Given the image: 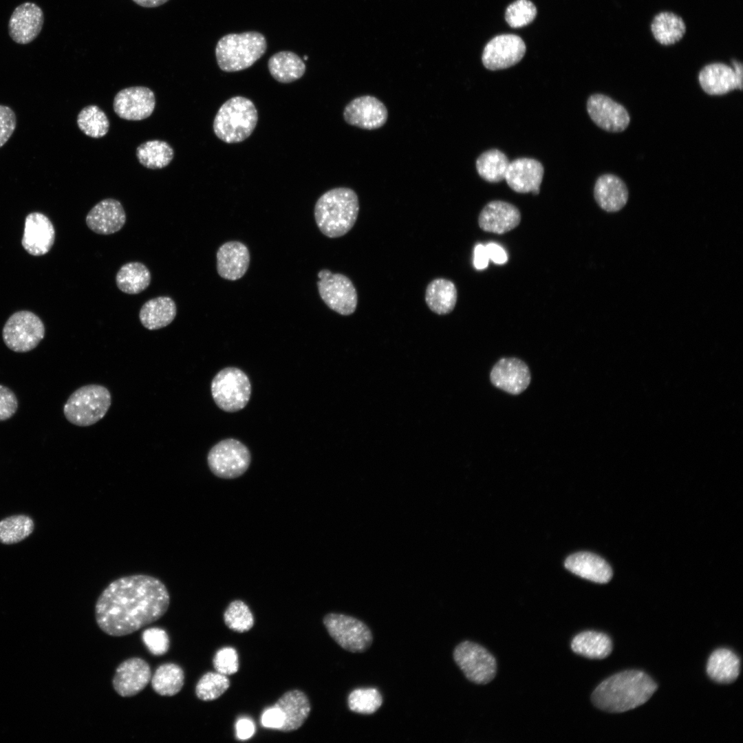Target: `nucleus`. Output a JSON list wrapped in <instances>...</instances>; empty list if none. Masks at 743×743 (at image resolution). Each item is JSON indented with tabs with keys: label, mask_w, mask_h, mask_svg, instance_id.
<instances>
[{
	"label": "nucleus",
	"mask_w": 743,
	"mask_h": 743,
	"mask_svg": "<svg viewBox=\"0 0 743 743\" xmlns=\"http://www.w3.org/2000/svg\"><path fill=\"white\" fill-rule=\"evenodd\" d=\"M170 605L164 583L147 574H133L111 581L99 595L95 618L111 636H123L159 620Z\"/></svg>",
	"instance_id": "1"
},
{
	"label": "nucleus",
	"mask_w": 743,
	"mask_h": 743,
	"mask_svg": "<svg viewBox=\"0 0 743 743\" xmlns=\"http://www.w3.org/2000/svg\"><path fill=\"white\" fill-rule=\"evenodd\" d=\"M656 683L640 671H625L614 674L593 691L591 699L598 709L622 713L645 703L657 689Z\"/></svg>",
	"instance_id": "2"
},
{
	"label": "nucleus",
	"mask_w": 743,
	"mask_h": 743,
	"mask_svg": "<svg viewBox=\"0 0 743 743\" xmlns=\"http://www.w3.org/2000/svg\"><path fill=\"white\" fill-rule=\"evenodd\" d=\"M358 211V199L355 191L349 188L338 187L326 191L318 199L314 206V218L323 235L336 238L352 228Z\"/></svg>",
	"instance_id": "3"
},
{
	"label": "nucleus",
	"mask_w": 743,
	"mask_h": 743,
	"mask_svg": "<svg viewBox=\"0 0 743 743\" xmlns=\"http://www.w3.org/2000/svg\"><path fill=\"white\" fill-rule=\"evenodd\" d=\"M266 48L265 36L258 32L228 34L217 43V63L222 71H241L250 67L258 61L264 54Z\"/></svg>",
	"instance_id": "4"
},
{
	"label": "nucleus",
	"mask_w": 743,
	"mask_h": 743,
	"mask_svg": "<svg viewBox=\"0 0 743 743\" xmlns=\"http://www.w3.org/2000/svg\"><path fill=\"white\" fill-rule=\"evenodd\" d=\"M258 120L254 103L243 96L226 100L219 109L213 121L217 137L226 143L242 142L253 132Z\"/></svg>",
	"instance_id": "5"
},
{
	"label": "nucleus",
	"mask_w": 743,
	"mask_h": 743,
	"mask_svg": "<svg viewBox=\"0 0 743 743\" xmlns=\"http://www.w3.org/2000/svg\"><path fill=\"white\" fill-rule=\"evenodd\" d=\"M111 394L104 386L87 385L74 391L67 400L63 413L72 424L92 425L101 420L111 405Z\"/></svg>",
	"instance_id": "6"
},
{
	"label": "nucleus",
	"mask_w": 743,
	"mask_h": 743,
	"mask_svg": "<svg viewBox=\"0 0 743 743\" xmlns=\"http://www.w3.org/2000/svg\"><path fill=\"white\" fill-rule=\"evenodd\" d=\"M211 394L217 406L226 412L244 409L251 396L248 376L239 368L229 367L220 370L213 378Z\"/></svg>",
	"instance_id": "7"
},
{
	"label": "nucleus",
	"mask_w": 743,
	"mask_h": 743,
	"mask_svg": "<svg viewBox=\"0 0 743 743\" xmlns=\"http://www.w3.org/2000/svg\"><path fill=\"white\" fill-rule=\"evenodd\" d=\"M45 326L41 319L32 312L14 313L6 322L2 338L5 345L18 353L28 352L37 347L45 336Z\"/></svg>",
	"instance_id": "8"
},
{
	"label": "nucleus",
	"mask_w": 743,
	"mask_h": 743,
	"mask_svg": "<svg viewBox=\"0 0 743 743\" xmlns=\"http://www.w3.org/2000/svg\"><path fill=\"white\" fill-rule=\"evenodd\" d=\"M251 462L250 453L240 441L228 438L219 441L209 451L207 462L211 472L224 479L243 475Z\"/></svg>",
	"instance_id": "9"
},
{
	"label": "nucleus",
	"mask_w": 743,
	"mask_h": 743,
	"mask_svg": "<svg viewBox=\"0 0 743 743\" xmlns=\"http://www.w3.org/2000/svg\"><path fill=\"white\" fill-rule=\"evenodd\" d=\"M323 624L330 636L347 651L362 653L372 644L373 636L370 629L354 617L330 613L324 617Z\"/></svg>",
	"instance_id": "10"
},
{
	"label": "nucleus",
	"mask_w": 743,
	"mask_h": 743,
	"mask_svg": "<svg viewBox=\"0 0 743 743\" xmlns=\"http://www.w3.org/2000/svg\"><path fill=\"white\" fill-rule=\"evenodd\" d=\"M319 293L324 303L341 315H349L357 306L358 295L352 281L345 275L327 269L319 272Z\"/></svg>",
	"instance_id": "11"
},
{
	"label": "nucleus",
	"mask_w": 743,
	"mask_h": 743,
	"mask_svg": "<svg viewBox=\"0 0 743 743\" xmlns=\"http://www.w3.org/2000/svg\"><path fill=\"white\" fill-rule=\"evenodd\" d=\"M453 659L466 678L476 684L491 682L496 674V660L493 656L481 645L464 641L456 646Z\"/></svg>",
	"instance_id": "12"
},
{
	"label": "nucleus",
	"mask_w": 743,
	"mask_h": 743,
	"mask_svg": "<svg viewBox=\"0 0 743 743\" xmlns=\"http://www.w3.org/2000/svg\"><path fill=\"white\" fill-rule=\"evenodd\" d=\"M526 50L525 43L520 36L511 34L497 35L484 47L482 61L490 70L506 69L519 63Z\"/></svg>",
	"instance_id": "13"
},
{
	"label": "nucleus",
	"mask_w": 743,
	"mask_h": 743,
	"mask_svg": "<svg viewBox=\"0 0 743 743\" xmlns=\"http://www.w3.org/2000/svg\"><path fill=\"white\" fill-rule=\"evenodd\" d=\"M155 106L154 93L142 86L121 89L115 96L113 103L115 113L127 120H141L149 117Z\"/></svg>",
	"instance_id": "14"
},
{
	"label": "nucleus",
	"mask_w": 743,
	"mask_h": 743,
	"mask_svg": "<svg viewBox=\"0 0 743 743\" xmlns=\"http://www.w3.org/2000/svg\"><path fill=\"white\" fill-rule=\"evenodd\" d=\"M343 118L350 125L373 130L385 125L388 111L380 100L367 95L351 100L344 109Z\"/></svg>",
	"instance_id": "15"
},
{
	"label": "nucleus",
	"mask_w": 743,
	"mask_h": 743,
	"mask_svg": "<svg viewBox=\"0 0 743 743\" xmlns=\"http://www.w3.org/2000/svg\"><path fill=\"white\" fill-rule=\"evenodd\" d=\"M587 110L598 127L610 132L624 131L630 121L625 108L603 94L590 96L587 101Z\"/></svg>",
	"instance_id": "16"
},
{
	"label": "nucleus",
	"mask_w": 743,
	"mask_h": 743,
	"mask_svg": "<svg viewBox=\"0 0 743 743\" xmlns=\"http://www.w3.org/2000/svg\"><path fill=\"white\" fill-rule=\"evenodd\" d=\"M151 678L149 663L138 657L122 662L117 667L112 680L116 693L122 697H131L142 691Z\"/></svg>",
	"instance_id": "17"
},
{
	"label": "nucleus",
	"mask_w": 743,
	"mask_h": 743,
	"mask_svg": "<svg viewBox=\"0 0 743 743\" xmlns=\"http://www.w3.org/2000/svg\"><path fill=\"white\" fill-rule=\"evenodd\" d=\"M490 379L492 384L508 393L517 395L529 385L530 373L527 365L517 358H503L493 367Z\"/></svg>",
	"instance_id": "18"
},
{
	"label": "nucleus",
	"mask_w": 743,
	"mask_h": 743,
	"mask_svg": "<svg viewBox=\"0 0 743 743\" xmlns=\"http://www.w3.org/2000/svg\"><path fill=\"white\" fill-rule=\"evenodd\" d=\"M44 15L35 3H23L13 11L8 23L11 39L19 44H28L39 34L43 25Z\"/></svg>",
	"instance_id": "19"
},
{
	"label": "nucleus",
	"mask_w": 743,
	"mask_h": 743,
	"mask_svg": "<svg viewBox=\"0 0 743 743\" xmlns=\"http://www.w3.org/2000/svg\"><path fill=\"white\" fill-rule=\"evenodd\" d=\"M54 239V228L47 216L37 212L27 215L21 243L29 254L34 256L46 254L52 247Z\"/></svg>",
	"instance_id": "20"
},
{
	"label": "nucleus",
	"mask_w": 743,
	"mask_h": 743,
	"mask_svg": "<svg viewBox=\"0 0 743 743\" xmlns=\"http://www.w3.org/2000/svg\"><path fill=\"white\" fill-rule=\"evenodd\" d=\"M544 169L539 161L527 158L510 162L504 180L517 193L539 194Z\"/></svg>",
	"instance_id": "21"
},
{
	"label": "nucleus",
	"mask_w": 743,
	"mask_h": 743,
	"mask_svg": "<svg viewBox=\"0 0 743 743\" xmlns=\"http://www.w3.org/2000/svg\"><path fill=\"white\" fill-rule=\"evenodd\" d=\"M88 228L99 235H111L119 231L126 222V214L121 203L107 198L97 203L87 213Z\"/></svg>",
	"instance_id": "22"
},
{
	"label": "nucleus",
	"mask_w": 743,
	"mask_h": 743,
	"mask_svg": "<svg viewBox=\"0 0 743 743\" xmlns=\"http://www.w3.org/2000/svg\"><path fill=\"white\" fill-rule=\"evenodd\" d=\"M521 213L514 205L501 200L488 202L481 211L478 224L484 231L504 234L520 223Z\"/></svg>",
	"instance_id": "23"
},
{
	"label": "nucleus",
	"mask_w": 743,
	"mask_h": 743,
	"mask_svg": "<svg viewBox=\"0 0 743 743\" xmlns=\"http://www.w3.org/2000/svg\"><path fill=\"white\" fill-rule=\"evenodd\" d=\"M217 270L225 279L235 281L246 272L250 263L247 246L237 241L223 244L217 252Z\"/></svg>",
	"instance_id": "24"
},
{
	"label": "nucleus",
	"mask_w": 743,
	"mask_h": 743,
	"mask_svg": "<svg viewBox=\"0 0 743 743\" xmlns=\"http://www.w3.org/2000/svg\"><path fill=\"white\" fill-rule=\"evenodd\" d=\"M698 80L702 89L709 95H723L742 89L733 67L721 62L704 65L699 72Z\"/></svg>",
	"instance_id": "25"
},
{
	"label": "nucleus",
	"mask_w": 743,
	"mask_h": 743,
	"mask_svg": "<svg viewBox=\"0 0 743 743\" xmlns=\"http://www.w3.org/2000/svg\"><path fill=\"white\" fill-rule=\"evenodd\" d=\"M687 30L684 19L670 10L657 12L649 23L653 39L662 46H671L679 43L685 36Z\"/></svg>",
	"instance_id": "26"
},
{
	"label": "nucleus",
	"mask_w": 743,
	"mask_h": 743,
	"mask_svg": "<svg viewBox=\"0 0 743 743\" xmlns=\"http://www.w3.org/2000/svg\"><path fill=\"white\" fill-rule=\"evenodd\" d=\"M594 196L598 205L609 213L622 209L628 200V190L622 180L612 174H605L596 181Z\"/></svg>",
	"instance_id": "27"
},
{
	"label": "nucleus",
	"mask_w": 743,
	"mask_h": 743,
	"mask_svg": "<svg viewBox=\"0 0 743 743\" xmlns=\"http://www.w3.org/2000/svg\"><path fill=\"white\" fill-rule=\"evenodd\" d=\"M565 567L583 579L599 583L608 582L612 576L609 564L600 557L586 552H577L569 556Z\"/></svg>",
	"instance_id": "28"
},
{
	"label": "nucleus",
	"mask_w": 743,
	"mask_h": 743,
	"mask_svg": "<svg viewBox=\"0 0 743 743\" xmlns=\"http://www.w3.org/2000/svg\"><path fill=\"white\" fill-rule=\"evenodd\" d=\"M284 715V723L280 731H292L300 728L308 718L311 706L306 695L294 689L285 693L274 704Z\"/></svg>",
	"instance_id": "29"
},
{
	"label": "nucleus",
	"mask_w": 743,
	"mask_h": 743,
	"mask_svg": "<svg viewBox=\"0 0 743 743\" xmlns=\"http://www.w3.org/2000/svg\"><path fill=\"white\" fill-rule=\"evenodd\" d=\"M177 308L169 297L161 296L145 302L139 312L142 325L149 330H158L169 325L175 319Z\"/></svg>",
	"instance_id": "30"
},
{
	"label": "nucleus",
	"mask_w": 743,
	"mask_h": 743,
	"mask_svg": "<svg viewBox=\"0 0 743 743\" xmlns=\"http://www.w3.org/2000/svg\"><path fill=\"white\" fill-rule=\"evenodd\" d=\"M740 660L738 656L728 649H718L709 656L707 673L713 681L728 684L735 681L740 674Z\"/></svg>",
	"instance_id": "31"
},
{
	"label": "nucleus",
	"mask_w": 743,
	"mask_h": 743,
	"mask_svg": "<svg viewBox=\"0 0 743 743\" xmlns=\"http://www.w3.org/2000/svg\"><path fill=\"white\" fill-rule=\"evenodd\" d=\"M268 67L271 76L282 83L295 81L305 72L303 60L290 51H281L273 54L268 60Z\"/></svg>",
	"instance_id": "32"
},
{
	"label": "nucleus",
	"mask_w": 743,
	"mask_h": 743,
	"mask_svg": "<svg viewBox=\"0 0 743 743\" xmlns=\"http://www.w3.org/2000/svg\"><path fill=\"white\" fill-rule=\"evenodd\" d=\"M457 292L454 283L448 279L433 280L425 292V301L429 309L438 314H446L454 309Z\"/></svg>",
	"instance_id": "33"
},
{
	"label": "nucleus",
	"mask_w": 743,
	"mask_h": 743,
	"mask_svg": "<svg viewBox=\"0 0 743 743\" xmlns=\"http://www.w3.org/2000/svg\"><path fill=\"white\" fill-rule=\"evenodd\" d=\"M572 650L582 656L591 659H603L612 652L610 638L605 634L595 631L581 632L574 637Z\"/></svg>",
	"instance_id": "34"
},
{
	"label": "nucleus",
	"mask_w": 743,
	"mask_h": 743,
	"mask_svg": "<svg viewBox=\"0 0 743 743\" xmlns=\"http://www.w3.org/2000/svg\"><path fill=\"white\" fill-rule=\"evenodd\" d=\"M151 280L149 268L138 261L124 264L116 276V283L119 290L129 294L142 292L150 285Z\"/></svg>",
	"instance_id": "35"
},
{
	"label": "nucleus",
	"mask_w": 743,
	"mask_h": 743,
	"mask_svg": "<svg viewBox=\"0 0 743 743\" xmlns=\"http://www.w3.org/2000/svg\"><path fill=\"white\" fill-rule=\"evenodd\" d=\"M151 684L153 691L160 696H175L184 686V671L175 663L162 664L158 666L151 676Z\"/></svg>",
	"instance_id": "36"
},
{
	"label": "nucleus",
	"mask_w": 743,
	"mask_h": 743,
	"mask_svg": "<svg viewBox=\"0 0 743 743\" xmlns=\"http://www.w3.org/2000/svg\"><path fill=\"white\" fill-rule=\"evenodd\" d=\"M139 162L151 169H162L173 160L174 151L166 142L160 140H149L136 149Z\"/></svg>",
	"instance_id": "37"
},
{
	"label": "nucleus",
	"mask_w": 743,
	"mask_h": 743,
	"mask_svg": "<svg viewBox=\"0 0 743 743\" xmlns=\"http://www.w3.org/2000/svg\"><path fill=\"white\" fill-rule=\"evenodd\" d=\"M509 163L503 152L493 149L482 153L477 158L475 166L482 179L488 182H499L504 180Z\"/></svg>",
	"instance_id": "38"
},
{
	"label": "nucleus",
	"mask_w": 743,
	"mask_h": 743,
	"mask_svg": "<svg viewBox=\"0 0 743 743\" xmlns=\"http://www.w3.org/2000/svg\"><path fill=\"white\" fill-rule=\"evenodd\" d=\"M34 523L28 515H14L0 521V543L11 545L19 543L33 532Z\"/></svg>",
	"instance_id": "39"
},
{
	"label": "nucleus",
	"mask_w": 743,
	"mask_h": 743,
	"mask_svg": "<svg viewBox=\"0 0 743 743\" xmlns=\"http://www.w3.org/2000/svg\"><path fill=\"white\" fill-rule=\"evenodd\" d=\"M77 125L83 133L94 138L105 136L109 129L107 116L95 105L86 106L80 110L77 117Z\"/></svg>",
	"instance_id": "40"
},
{
	"label": "nucleus",
	"mask_w": 743,
	"mask_h": 743,
	"mask_svg": "<svg viewBox=\"0 0 743 743\" xmlns=\"http://www.w3.org/2000/svg\"><path fill=\"white\" fill-rule=\"evenodd\" d=\"M230 680L227 676L218 672H207L198 680L195 686L197 697L203 701H211L221 696L229 687Z\"/></svg>",
	"instance_id": "41"
},
{
	"label": "nucleus",
	"mask_w": 743,
	"mask_h": 743,
	"mask_svg": "<svg viewBox=\"0 0 743 743\" xmlns=\"http://www.w3.org/2000/svg\"><path fill=\"white\" fill-rule=\"evenodd\" d=\"M383 697L375 688L356 689L349 695V709L355 713L372 714L382 705Z\"/></svg>",
	"instance_id": "42"
},
{
	"label": "nucleus",
	"mask_w": 743,
	"mask_h": 743,
	"mask_svg": "<svg viewBox=\"0 0 743 743\" xmlns=\"http://www.w3.org/2000/svg\"><path fill=\"white\" fill-rule=\"evenodd\" d=\"M225 624L231 630L246 632L254 625L253 615L248 606L240 600L231 602L224 614Z\"/></svg>",
	"instance_id": "43"
},
{
	"label": "nucleus",
	"mask_w": 743,
	"mask_h": 743,
	"mask_svg": "<svg viewBox=\"0 0 743 743\" xmlns=\"http://www.w3.org/2000/svg\"><path fill=\"white\" fill-rule=\"evenodd\" d=\"M537 10L530 0H516L506 10L505 19L514 28L526 26L535 18Z\"/></svg>",
	"instance_id": "44"
},
{
	"label": "nucleus",
	"mask_w": 743,
	"mask_h": 743,
	"mask_svg": "<svg viewBox=\"0 0 743 743\" xmlns=\"http://www.w3.org/2000/svg\"><path fill=\"white\" fill-rule=\"evenodd\" d=\"M142 639L149 652L154 656H162L169 649V637L165 630L151 627L142 632Z\"/></svg>",
	"instance_id": "45"
},
{
	"label": "nucleus",
	"mask_w": 743,
	"mask_h": 743,
	"mask_svg": "<svg viewBox=\"0 0 743 743\" xmlns=\"http://www.w3.org/2000/svg\"><path fill=\"white\" fill-rule=\"evenodd\" d=\"M213 666L217 672L225 676L235 674L239 669L238 655L233 647L219 649L213 658Z\"/></svg>",
	"instance_id": "46"
},
{
	"label": "nucleus",
	"mask_w": 743,
	"mask_h": 743,
	"mask_svg": "<svg viewBox=\"0 0 743 743\" xmlns=\"http://www.w3.org/2000/svg\"><path fill=\"white\" fill-rule=\"evenodd\" d=\"M17 127V117L8 106L0 105V148L10 139Z\"/></svg>",
	"instance_id": "47"
},
{
	"label": "nucleus",
	"mask_w": 743,
	"mask_h": 743,
	"mask_svg": "<svg viewBox=\"0 0 743 743\" xmlns=\"http://www.w3.org/2000/svg\"><path fill=\"white\" fill-rule=\"evenodd\" d=\"M19 407L17 397L9 387L0 385V421L11 418Z\"/></svg>",
	"instance_id": "48"
},
{
	"label": "nucleus",
	"mask_w": 743,
	"mask_h": 743,
	"mask_svg": "<svg viewBox=\"0 0 743 743\" xmlns=\"http://www.w3.org/2000/svg\"><path fill=\"white\" fill-rule=\"evenodd\" d=\"M261 722L266 728L281 730L284 723V715L282 711L274 705L263 711Z\"/></svg>",
	"instance_id": "49"
},
{
	"label": "nucleus",
	"mask_w": 743,
	"mask_h": 743,
	"mask_svg": "<svg viewBox=\"0 0 743 743\" xmlns=\"http://www.w3.org/2000/svg\"><path fill=\"white\" fill-rule=\"evenodd\" d=\"M235 727L237 737L241 740L250 738L255 731V726L253 722L246 718H242L238 720Z\"/></svg>",
	"instance_id": "50"
},
{
	"label": "nucleus",
	"mask_w": 743,
	"mask_h": 743,
	"mask_svg": "<svg viewBox=\"0 0 743 743\" xmlns=\"http://www.w3.org/2000/svg\"><path fill=\"white\" fill-rule=\"evenodd\" d=\"M486 250L489 259L497 264H504L508 261L506 251L499 245L490 243L486 246Z\"/></svg>",
	"instance_id": "51"
},
{
	"label": "nucleus",
	"mask_w": 743,
	"mask_h": 743,
	"mask_svg": "<svg viewBox=\"0 0 743 743\" xmlns=\"http://www.w3.org/2000/svg\"><path fill=\"white\" fill-rule=\"evenodd\" d=\"M488 256L486 247L482 244H477L474 248L473 265L477 270H482L488 264Z\"/></svg>",
	"instance_id": "52"
},
{
	"label": "nucleus",
	"mask_w": 743,
	"mask_h": 743,
	"mask_svg": "<svg viewBox=\"0 0 743 743\" xmlns=\"http://www.w3.org/2000/svg\"><path fill=\"white\" fill-rule=\"evenodd\" d=\"M732 67L735 72L736 77L739 81V83L742 87V77H743V66L742 63L736 58H732L731 60Z\"/></svg>",
	"instance_id": "53"
},
{
	"label": "nucleus",
	"mask_w": 743,
	"mask_h": 743,
	"mask_svg": "<svg viewBox=\"0 0 743 743\" xmlns=\"http://www.w3.org/2000/svg\"><path fill=\"white\" fill-rule=\"evenodd\" d=\"M143 8H155L166 3L169 0H132Z\"/></svg>",
	"instance_id": "54"
},
{
	"label": "nucleus",
	"mask_w": 743,
	"mask_h": 743,
	"mask_svg": "<svg viewBox=\"0 0 743 743\" xmlns=\"http://www.w3.org/2000/svg\"><path fill=\"white\" fill-rule=\"evenodd\" d=\"M303 58H304V60L305 61V60H307V59H308V56H304Z\"/></svg>",
	"instance_id": "55"
}]
</instances>
